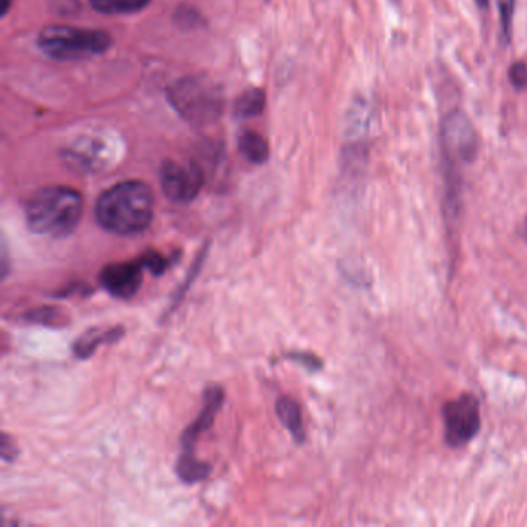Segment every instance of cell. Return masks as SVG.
<instances>
[{"label":"cell","instance_id":"obj_1","mask_svg":"<svg viewBox=\"0 0 527 527\" xmlns=\"http://www.w3.org/2000/svg\"><path fill=\"white\" fill-rule=\"evenodd\" d=\"M155 198L143 181H123L107 189L96 201L98 225L116 235L140 234L152 223Z\"/></svg>","mask_w":527,"mask_h":527},{"label":"cell","instance_id":"obj_2","mask_svg":"<svg viewBox=\"0 0 527 527\" xmlns=\"http://www.w3.org/2000/svg\"><path fill=\"white\" fill-rule=\"evenodd\" d=\"M84 211L81 194L72 187L48 186L34 192L25 204V220L31 232L61 238L78 228Z\"/></svg>","mask_w":527,"mask_h":527},{"label":"cell","instance_id":"obj_3","mask_svg":"<svg viewBox=\"0 0 527 527\" xmlns=\"http://www.w3.org/2000/svg\"><path fill=\"white\" fill-rule=\"evenodd\" d=\"M441 167L447 194L463 191V166L472 163L478 150L476 130L463 112H452L441 126Z\"/></svg>","mask_w":527,"mask_h":527},{"label":"cell","instance_id":"obj_4","mask_svg":"<svg viewBox=\"0 0 527 527\" xmlns=\"http://www.w3.org/2000/svg\"><path fill=\"white\" fill-rule=\"evenodd\" d=\"M169 99L175 110L195 126L214 123L225 106L220 87L211 79L198 76L175 82L169 89Z\"/></svg>","mask_w":527,"mask_h":527},{"label":"cell","instance_id":"obj_5","mask_svg":"<svg viewBox=\"0 0 527 527\" xmlns=\"http://www.w3.org/2000/svg\"><path fill=\"white\" fill-rule=\"evenodd\" d=\"M38 42L41 50L50 58L79 61L106 53L112 45V38L106 31L53 25L41 31Z\"/></svg>","mask_w":527,"mask_h":527},{"label":"cell","instance_id":"obj_6","mask_svg":"<svg viewBox=\"0 0 527 527\" xmlns=\"http://www.w3.org/2000/svg\"><path fill=\"white\" fill-rule=\"evenodd\" d=\"M442 421L447 446L461 449L480 432V402L472 393H464L442 407Z\"/></svg>","mask_w":527,"mask_h":527},{"label":"cell","instance_id":"obj_7","mask_svg":"<svg viewBox=\"0 0 527 527\" xmlns=\"http://www.w3.org/2000/svg\"><path fill=\"white\" fill-rule=\"evenodd\" d=\"M164 195L174 203H191L200 194L204 184L201 167L195 163L164 161L160 170Z\"/></svg>","mask_w":527,"mask_h":527},{"label":"cell","instance_id":"obj_8","mask_svg":"<svg viewBox=\"0 0 527 527\" xmlns=\"http://www.w3.org/2000/svg\"><path fill=\"white\" fill-rule=\"evenodd\" d=\"M144 269L147 268L143 257L129 260V262L112 263L102 269L99 282L102 288L113 297L129 300L140 291L143 285Z\"/></svg>","mask_w":527,"mask_h":527},{"label":"cell","instance_id":"obj_9","mask_svg":"<svg viewBox=\"0 0 527 527\" xmlns=\"http://www.w3.org/2000/svg\"><path fill=\"white\" fill-rule=\"evenodd\" d=\"M223 401H225V391L221 390L217 385H211L206 390L200 416L184 430L183 439H181V442H183V452L194 453L195 442H197V439L204 432H208L211 429L215 421V416L220 412Z\"/></svg>","mask_w":527,"mask_h":527},{"label":"cell","instance_id":"obj_10","mask_svg":"<svg viewBox=\"0 0 527 527\" xmlns=\"http://www.w3.org/2000/svg\"><path fill=\"white\" fill-rule=\"evenodd\" d=\"M123 336L124 328L121 327L109 328V330L92 328L76 339L75 344H73V353L79 359H87V357H92L101 345L115 344L116 340Z\"/></svg>","mask_w":527,"mask_h":527},{"label":"cell","instance_id":"obj_11","mask_svg":"<svg viewBox=\"0 0 527 527\" xmlns=\"http://www.w3.org/2000/svg\"><path fill=\"white\" fill-rule=\"evenodd\" d=\"M276 412L285 429L291 433L294 441L302 444L305 441V425H303L302 408L299 402L289 396H280L276 402Z\"/></svg>","mask_w":527,"mask_h":527},{"label":"cell","instance_id":"obj_12","mask_svg":"<svg viewBox=\"0 0 527 527\" xmlns=\"http://www.w3.org/2000/svg\"><path fill=\"white\" fill-rule=\"evenodd\" d=\"M177 473L184 483L194 484L208 478L209 473H211V466L200 461L194 453L181 452L177 463Z\"/></svg>","mask_w":527,"mask_h":527},{"label":"cell","instance_id":"obj_13","mask_svg":"<svg viewBox=\"0 0 527 527\" xmlns=\"http://www.w3.org/2000/svg\"><path fill=\"white\" fill-rule=\"evenodd\" d=\"M238 147L243 157L252 164H263L269 157V147L265 138L259 133L243 132L238 140Z\"/></svg>","mask_w":527,"mask_h":527},{"label":"cell","instance_id":"obj_14","mask_svg":"<svg viewBox=\"0 0 527 527\" xmlns=\"http://www.w3.org/2000/svg\"><path fill=\"white\" fill-rule=\"evenodd\" d=\"M266 96L262 89L246 90L235 102V115L240 119L259 116L265 109Z\"/></svg>","mask_w":527,"mask_h":527},{"label":"cell","instance_id":"obj_15","mask_svg":"<svg viewBox=\"0 0 527 527\" xmlns=\"http://www.w3.org/2000/svg\"><path fill=\"white\" fill-rule=\"evenodd\" d=\"M25 322L36 323V325H45V327L59 328L68 323V316L56 306H42L36 310L28 311L22 316Z\"/></svg>","mask_w":527,"mask_h":527},{"label":"cell","instance_id":"obj_16","mask_svg":"<svg viewBox=\"0 0 527 527\" xmlns=\"http://www.w3.org/2000/svg\"><path fill=\"white\" fill-rule=\"evenodd\" d=\"M150 0H90L96 11L102 14L138 13L149 5Z\"/></svg>","mask_w":527,"mask_h":527},{"label":"cell","instance_id":"obj_17","mask_svg":"<svg viewBox=\"0 0 527 527\" xmlns=\"http://www.w3.org/2000/svg\"><path fill=\"white\" fill-rule=\"evenodd\" d=\"M144 265L152 272L153 276H163L164 272L169 269L170 263L174 260L169 259L160 252L149 251L143 255Z\"/></svg>","mask_w":527,"mask_h":527},{"label":"cell","instance_id":"obj_18","mask_svg":"<svg viewBox=\"0 0 527 527\" xmlns=\"http://www.w3.org/2000/svg\"><path fill=\"white\" fill-rule=\"evenodd\" d=\"M515 0H500L501 27H503L504 38L510 39L512 30V19H514Z\"/></svg>","mask_w":527,"mask_h":527},{"label":"cell","instance_id":"obj_19","mask_svg":"<svg viewBox=\"0 0 527 527\" xmlns=\"http://www.w3.org/2000/svg\"><path fill=\"white\" fill-rule=\"evenodd\" d=\"M509 79L515 89H527V64L517 62V64L512 65L509 70Z\"/></svg>","mask_w":527,"mask_h":527},{"label":"cell","instance_id":"obj_20","mask_svg":"<svg viewBox=\"0 0 527 527\" xmlns=\"http://www.w3.org/2000/svg\"><path fill=\"white\" fill-rule=\"evenodd\" d=\"M289 359L291 361L297 362V364L303 365V367L308 368V370L316 371L322 368V361L319 357L314 356L311 353H293L289 354Z\"/></svg>","mask_w":527,"mask_h":527},{"label":"cell","instance_id":"obj_21","mask_svg":"<svg viewBox=\"0 0 527 527\" xmlns=\"http://www.w3.org/2000/svg\"><path fill=\"white\" fill-rule=\"evenodd\" d=\"M16 456L17 449L14 446V442L7 435H4V441H2V459H4L5 463H13Z\"/></svg>","mask_w":527,"mask_h":527},{"label":"cell","instance_id":"obj_22","mask_svg":"<svg viewBox=\"0 0 527 527\" xmlns=\"http://www.w3.org/2000/svg\"><path fill=\"white\" fill-rule=\"evenodd\" d=\"M521 237H523L524 242L527 243V218L524 220L523 226L520 229Z\"/></svg>","mask_w":527,"mask_h":527},{"label":"cell","instance_id":"obj_23","mask_svg":"<svg viewBox=\"0 0 527 527\" xmlns=\"http://www.w3.org/2000/svg\"><path fill=\"white\" fill-rule=\"evenodd\" d=\"M13 0H2V14H7L8 8H10Z\"/></svg>","mask_w":527,"mask_h":527},{"label":"cell","instance_id":"obj_24","mask_svg":"<svg viewBox=\"0 0 527 527\" xmlns=\"http://www.w3.org/2000/svg\"><path fill=\"white\" fill-rule=\"evenodd\" d=\"M476 4L480 5L481 8H484L487 5V0H476Z\"/></svg>","mask_w":527,"mask_h":527},{"label":"cell","instance_id":"obj_25","mask_svg":"<svg viewBox=\"0 0 527 527\" xmlns=\"http://www.w3.org/2000/svg\"><path fill=\"white\" fill-rule=\"evenodd\" d=\"M391 2H393V4H399V0H391Z\"/></svg>","mask_w":527,"mask_h":527}]
</instances>
